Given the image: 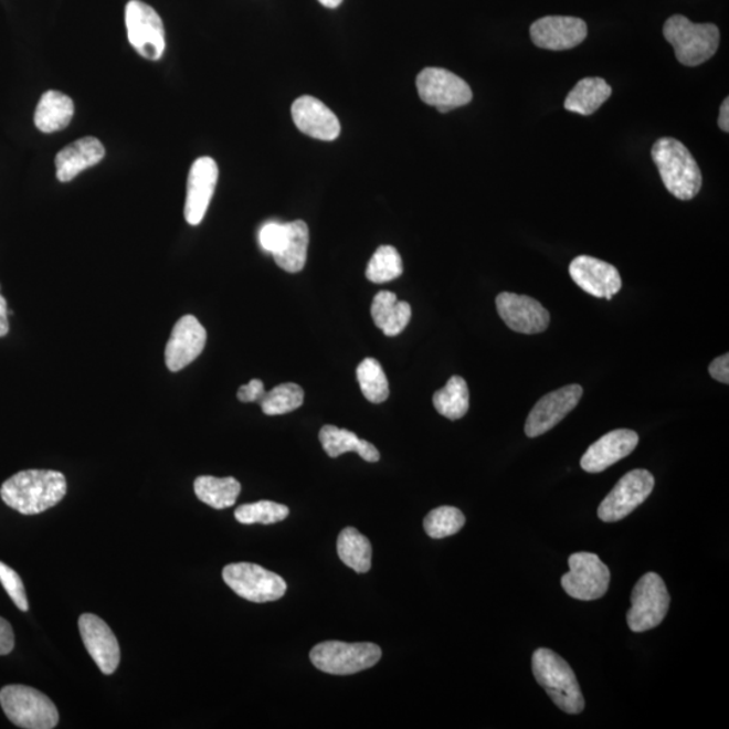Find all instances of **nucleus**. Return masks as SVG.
Segmentation results:
<instances>
[{"instance_id":"obj_38","label":"nucleus","mask_w":729,"mask_h":729,"mask_svg":"<svg viewBox=\"0 0 729 729\" xmlns=\"http://www.w3.org/2000/svg\"><path fill=\"white\" fill-rule=\"evenodd\" d=\"M265 393L264 382L258 379H254L249 382V384L242 385L236 397H239L242 403H253V401H258L260 403V401L265 397Z\"/></svg>"},{"instance_id":"obj_26","label":"nucleus","mask_w":729,"mask_h":729,"mask_svg":"<svg viewBox=\"0 0 729 729\" xmlns=\"http://www.w3.org/2000/svg\"><path fill=\"white\" fill-rule=\"evenodd\" d=\"M611 95L612 87L604 78H582L567 96L564 108L580 115H592L610 99Z\"/></svg>"},{"instance_id":"obj_17","label":"nucleus","mask_w":729,"mask_h":729,"mask_svg":"<svg viewBox=\"0 0 729 729\" xmlns=\"http://www.w3.org/2000/svg\"><path fill=\"white\" fill-rule=\"evenodd\" d=\"M531 40L547 51H569L582 44L588 35L587 23L575 17L550 15L531 24Z\"/></svg>"},{"instance_id":"obj_20","label":"nucleus","mask_w":729,"mask_h":729,"mask_svg":"<svg viewBox=\"0 0 729 729\" xmlns=\"http://www.w3.org/2000/svg\"><path fill=\"white\" fill-rule=\"evenodd\" d=\"M640 443V435L632 430H613L601 436L587 450L581 458V467L588 473H601L617 464L634 452Z\"/></svg>"},{"instance_id":"obj_18","label":"nucleus","mask_w":729,"mask_h":729,"mask_svg":"<svg viewBox=\"0 0 729 729\" xmlns=\"http://www.w3.org/2000/svg\"><path fill=\"white\" fill-rule=\"evenodd\" d=\"M207 332L193 315L182 316L175 325L166 348V363L170 372H179L202 355Z\"/></svg>"},{"instance_id":"obj_24","label":"nucleus","mask_w":729,"mask_h":729,"mask_svg":"<svg viewBox=\"0 0 729 729\" xmlns=\"http://www.w3.org/2000/svg\"><path fill=\"white\" fill-rule=\"evenodd\" d=\"M75 106L70 96L59 91H46L41 96L34 114L36 129L51 134L64 130L71 124Z\"/></svg>"},{"instance_id":"obj_5","label":"nucleus","mask_w":729,"mask_h":729,"mask_svg":"<svg viewBox=\"0 0 729 729\" xmlns=\"http://www.w3.org/2000/svg\"><path fill=\"white\" fill-rule=\"evenodd\" d=\"M0 705L12 725L27 729H52L59 710L44 693L24 685H9L0 690Z\"/></svg>"},{"instance_id":"obj_21","label":"nucleus","mask_w":729,"mask_h":729,"mask_svg":"<svg viewBox=\"0 0 729 729\" xmlns=\"http://www.w3.org/2000/svg\"><path fill=\"white\" fill-rule=\"evenodd\" d=\"M292 118L297 129L320 141H334L340 133L337 115L324 102L302 96L292 105Z\"/></svg>"},{"instance_id":"obj_2","label":"nucleus","mask_w":729,"mask_h":729,"mask_svg":"<svg viewBox=\"0 0 729 729\" xmlns=\"http://www.w3.org/2000/svg\"><path fill=\"white\" fill-rule=\"evenodd\" d=\"M652 157L666 190L679 200H691L702 187V175L695 157L676 138H659Z\"/></svg>"},{"instance_id":"obj_13","label":"nucleus","mask_w":729,"mask_h":729,"mask_svg":"<svg viewBox=\"0 0 729 729\" xmlns=\"http://www.w3.org/2000/svg\"><path fill=\"white\" fill-rule=\"evenodd\" d=\"M583 394V389L579 384H571L557 389V391L547 393L535 404L526 422V435L537 437L549 433L558 423L573 411Z\"/></svg>"},{"instance_id":"obj_37","label":"nucleus","mask_w":729,"mask_h":729,"mask_svg":"<svg viewBox=\"0 0 729 729\" xmlns=\"http://www.w3.org/2000/svg\"><path fill=\"white\" fill-rule=\"evenodd\" d=\"M260 243L264 251L276 254L287 240V223L271 222L260 230Z\"/></svg>"},{"instance_id":"obj_39","label":"nucleus","mask_w":729,"mask_h":729,"mask_svg":"<svg viewBox=\"0 0 729 729\" xmlns=\"http://www.w3.org/2000/svg\"><path fill=\"white\" fill-rule=\"evenodd\" d=\"M709 374L712 376V379L722 382V384H728L729 382V355H722L717 357L715 361L709 364Z\"/></svg>"},{"instance_id":"obj_32","label":"nucleus","mask_w":729,"mask_h":729,"mask_svg":"<svg viewBox=\"0 0 729 729\" xmlns=\"http://www.w3.org/2000/svg\"><path fill=\"white\" fill-rule=\"evenodd\" d=\"M304 401V391L300 385L294 382L277 385L271 392H266L263 400L260 401L263 412L267 416L284 415L300 409Z\"/></svg>"},{"instance_id":"obj_6","label":"nucleus","mask_w":729,"mask_h":729,"mask_svg":"<svg viewBox=\"0 0 729 729\" xmlns=\"http://www.w3.org/2000/svg\"><path fill=\"white\" fill-rule=\"evenodd\" d=\"M381 648L374 643L330 641L316 644L309 658L320 672L332 676H350L379 664Z\"/></svg>"},{"instance_id":"obj_16","label":"nucleus","mask_w":729,"mask_h":729,"mask_svg":"<svg viewBox=\"0 0 729 729\" xmlns=\"http://www.w3.org/2000/svg\"><path fill=\"white\" fill-rule=\"evenodd\" d=\"M570 277L587 294L611 300L622 289L615 266L589 255H579L569 266Z\"/></svg>"},{"instance_id":"obj_10","label":"nucleus","mask_w":729,"mask_h":729,"mask_svg":"<svg viewBox=\"0 0 729 729\" xmlns=\"http://www.w3.org/2000/svg\"><path fill=\"white\" fill-rule=\"evenodd\" d=\"M125 22L131 46L146 60H160L166 51V29L157 11L139 0H130Z\"/></svg>"},{"instance_id":"obj_23","label":"nucleus","mask_w":729,"mask_h":729,"mask_svg":"<svg viewBox=\"0 0 729 729\" xmlns=\"http://www.w3.org/2000/svg\"><path fill=\"white\" fill-rule=\"evenodd\" d=\"M412 309L409 303L398 300L393 292L381 290L374 296L372 318L374 325L387 337H397L403 332L411 320Z\"/></svg>"},{"instance_id":"obj_12","label":"nucleus","mask_w":729,"mask_h":729,"mask_svg":"<svg viewBox=\"0 0 729 729\" xmlns=\"http://www.w3.org/2000/svg\"><path fill=\"white\" fill-rule=\"evenodd\" d=\"M655 478L652 473L644 469L631 471L619 479L613 489L600 504L598 515L605 522H615L642 506L652 495Z\"/></svg>"},{"instance_id":"obj_27","label":"nucleus","mask_w":729,"mask_h":729,"mask_svg":"<svg viewBox=\"0 0 729 729\" xmlns=\"http://www.w3.org/2000/svg\"><path fill=\"white\" fill-rule=\"evenodd\" d=\"M308 243L309 231L306 222L287 223V240H285L282 251L273 254V258L285 272H302L307 263Z\"/></svg>"},{"instance_id":"obj_33","label":"nucleus","mask_w":729,"mask_h":729,"mask_svg":"<svg viewBox=\"0 0 729 729\" xmlns=\"http://www.w3.org/2000/svg\"><path fill=\"white\" fill-rule=\"evenodd\" d=\"M403 275V261L393 246L384 245L377 249L367 267L369 282L384 284Z\"/></svg>"},{"instance_id":"obj_41","label":"nucleus","mask_w":729,"mask_h":729,"mask_svg":"<svg viewBox=\"0 0 729 729\" xmlns=\"http://www.w3.org/2000/svg\"><path fill=\"white\" fill-rule=\"evenodd\" d=\"M719 126L722 131L728 133L729 131V99L726 97V101L722 102V105L720 107V115H719Z\"/></svg>"},{"instance_id":"obj_11","label":"nucleus","mask_w":729,"mask_h":729,"mask_svg":"<svg viewBox=\"0 0 729 729\" xmlns=\"http://www.w3.org/2000/svg\"><path fill=\"white\" fill-rule=\"evenodd\" d=\"M569 573L562 577L563 591L581 601L599 600L605 595L611 582V571L592 552H575L569 558Z\"/></svg>"},{"instance_id":"obj_22","label":"nucleus","mask_w":729,"mask_h":729,"mask_svg":"<svg viewBox=\"0 0 729 729\" xmlns=\"http://www.w3.org/2000/svg\"><path fill=\"white\" fill-rule=\"evenodd\" d=\"M105 146L95 137H84L65 146L56 157L57 179L68 182L105 158Z\"/></svg>"},{"instance_id":"obj_4","label":"nucleus","mask_w":729,"mask_h":729,"mask_svg":"<svg viewBox=\"0 0 729 729\" xmlns=\"http://www.w3.org/2000/svg\"><path fill=\"white\" fill-rule=\"evenodd\" d=\"M664 35L680 64L697 66L715 56L720 45V30L714 23H695L684 15L668 18Z\"/></svg>"},{"instance_id":"obj_28","label":"nucleus","mask_w":729,"mask_h":729,"mask_svg":"<svg viewBox=\"0 0 729 729\" xmlns=\"http://www.w3.org/2000/svg\"><path fill=\"white\" fill-rule=\"evenodd\" d=\"M194 495L200 501L211 508L226 509L233 507L241 494V484L234 477L216 478L200 476L194 479Z\"/></svg>"},{"instance_id":"obj_7","label":"nucleus","mask_w":729,"mask_h":729,"mask_svg":"<svg viewBox=\"0 0 729 729\" xmlns=\"http://www.w3.org/2000/svg\"><path fill=\"white\" fill-rule=\"evenodd\" d=\"M670 608V594L666 583L656 573L649 571L636 582L631 594V610L627 623L632 632H644L658 627L664 622Z\"/></svg>"},{"instance_id":"obj_35","label":"nucleus","mask_w":729,"mask_h":729,"mask_svg":"<svg viewBox=\"0 0 729 729\" xmlns=\"http://www.w3.org/2000/svg\"><path fill=\"white\" fill-rule=\"evenodd\" d=\"M235 519L242 525H275V522L283 521L289 516V508L284 504L273 501H257L252 504H243L235 509Z\"/></svg>"},{"instance_id":"obj_3","label":"nucleus","mask_w":729,"mask_h":729,"mask_svg":"<svg viewBox=\"0 0 729 729\" xmlns=\"http://www.w3.org/2000/svg\"><path fill=\"white\" fill-rule=\"evenodd\" d=\"M532 673L537 683L564 714L579 715L585 708L579 680L567 661L549 648L532 655Z\"/></svg>"},{"instance_id":"obj_14","label":"nucleus","mask_w":729,"mask_h":729,"mask_svg":"<svg viewBox=\"0 0 729 729\" xmlns=\"http://www.w3.org/2000/svg\"><path fill=\"white\" fill-rule=\"evenodd\" d=\"M496 307L504 324L515 332L532 336L550 325L549 311L530 296L503 292L496 297Z\"/></svg>"},{"instance_id":"obj_25","label":"nucleus","mask_w":729,"mask_h":729,"mask_svg":"<svg viewBox=\"0 0 729 729\" xmlns=\"http://www.w3.org/2000/svg\"><path fill=\"white\" fill-rule=\"evenodd\" d=\"M319 441L328 457L337 458L345 453H357L367 462H379L380 452L372 443L360 440L349 430L338 429L336 425H325L319 433Z\"/></svg>"},{"instance_id":"obj_9","label":"nucleus","mask_w":729,"mask_h":729,"mask_svg":"<svg viewBox=\"0 0 729 729\" xmlns=\"http://www.w3.org/2000/svg\"><path fill=\"white\" fill-rule=\"evenodd\" d=\"M419 96L425 105L446 114L469 105L473 99L471 85L455 73L443 68H425L416 78Z\"/></svg>"},{"instance_id":"obj_30","label":"nucleus","mask_w":729,"mask_h":729,"mask_svg":"<svg viewBox=\"0 0 729 729\" xmlns=\"http://www.w3.org/2000/svg\"><path fill=\"white\" fill-rule=\"evenodd\" d=\"M435 410L450 421H458L469 411V388L459 376H453L433 398Z\"/></svg>"},{"instance_id":"obj_1","label":"nucleus","mask_w":729,"mask_h":729,"mask_svg":"<svg viewBox=\"0 0 729 729\" xmlns=\"http://www.w3.org/2000/svg\"><path fill=\"white\" fill-rule=\"evenodd\" d=\"M65 495V476L54 471H23L10 477L0 488L6 506L28 516L57 506Z\"/></svg>"},{"instance_id":"obj_31","label":"nucleus","mask_w":729,"mask_h":729,"mask_svg":"<svg viewBox=\"0 0 729 729\" xmlns=\"http://www.w3.org/2000/svg\"><path fill=\"white\" fill-rule=\"evenodd\" d=\"M357 380L360 382L363 397L370 403L380 404L389 398V384L384 369L374 358H364L358 364Z\"/></svg>"},{"instance_id":"obj_42","label":"nucleus","mask_w":729,"mask_h":729,"mask_svg":"<svg viewBox=\"0 0 729 729\" xmlns=\"http://www.w3.org/2000/svg\"><path fill=\"white\" fill-rule=\"evenodd\" d=\"M344 0H319V3L324 4L327 9H337Z\"/></svg>"},{"instance_id":"obj_8","label":"nucleus","mask_w":729,"mask_h":729,"mask_svg":"<svg viewBox=\"0 0 729 729\" xmlns=\"http://www.w3.org/2000/svg\"><path fill=\"white\" fill-rule=\"evenodd\" d=\"M223 580L235 594L252 603L263 604L277 601L287 592V582L260 564L240 562L223 569Z\"/></svg>"},{"instance_id":"obj_40","label":"nucleus","mask_w":729,"mask_h":729,"mask_svg":"<svg viewBox=\"0 0 729 729\" xmlns=\"http://www.w3.org/2000/svg\"><path fill=\"white\" fill-rule=\"evenodd\" d=\"M15 646L14 631L8 620L0 617V655H8Z\"/></svg>"},{"instance_id":"obj_15","label":"nucleus","mask_w":729,"mask_h":729,"mask_svg":"<svg viewBox=\"0 0 729 729\" xmlns=\"http://www.w3.org/2000/svg\"><path fill=\"white\" fill-rule=\"evenodd\" d=\"M78 631L85 648L101 672L109 676L117 670L120 662L119 643L105 620L93 613H84L78 619Z\"/></svg>"},{"instance_id":"obj_36","label":"nucleus","mask_w":729,"mask_h":729,"mask_svg":"<svg viewBox=\"0 0 729 729\" xmlns=\"http://www.w3.org/2000/svg\"><path fill=\"white\" fill-rule=\"evenodd\" d=\"M0 582H2V585L11 600L14 601L18 610L28 612L29 601L21 577L18 575L15 570H12L3 562H0Z\"/></svg>"},{"instance_id":"obj_19","label":"nucleus","mask_w":729,"mask_h":729,"mask_svg":"<svg viewBox=\"0 0 729 729\" xmlns=\"http://www.w3.org/2000/svg\"><path fill=\"white\" fill-rule=\"evenodd\" d=\"M219 170L211 157H200L192 163L188 175L186 221L198 226L203 221L215 192Z\"/></svg>"},{"instance_id":"obj_34","label":"nucleus","mask_w":729,"mask_h":729,"mask_svg":"<svg viewBox=\"0 0 729 729\" xmlns=\"http://www.w3.org/2000/svg\"><path fill=\"white\" fill-rule=\"evenodd\" d=\"M465 522V515L458 508L443 506L431 510L423 526L430 538L443 539L459 532Z\"/></svg>"},{"instance_id":"obj_29","label":"nucleus","mask_w":729,"mask_h":729,"mask_svg":"<svg viewBox=\"0 0 729 729\" xmlns=\"http://www.w3.org/2000/svg\"><path fill=\"white\" fill-rule=\"evenodd\" d=\"M337 550L340 561L357 573H368L372 568V545L355 527L340 531Z\"/></svg>"}]
</instances>
